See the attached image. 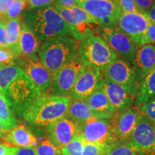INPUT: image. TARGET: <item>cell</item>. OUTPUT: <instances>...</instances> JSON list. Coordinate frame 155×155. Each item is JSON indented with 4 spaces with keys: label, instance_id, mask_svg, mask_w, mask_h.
Segmentation results:
<instances>
[{
    "label": "cell",
    "instance_id": "obj_1",
    "mask_svg": "<svg viewBox=\"0 0 155 155\" xmlns=\"http://www.w3.org/2000/svg\"><path fill=\"white\" fill-rule=\"evenodd\" d=\"M0 94L16 117L25 119L29 108L41 94L22 68L0 64Z\"/></svg>",
    "mask_w": 155,
    "mask_h": 155
},
{
    "label": "cell",
    "instance_id": "obj_2",
    "mask_svg": "<svg viewBox=\"0 0 155 155\" xmlns=\"http://www.w3.org/2000/svg\"><path fill=\"white\" fill-rule=\"evenodd\" d=\"M40 42L59 36H71L66 23L53 6L26 10L22 15Z\"/></svg>",
    "mask_w": 155,
    "mask_h": 155
},
{
    "label": "cell",
    "instance_id": "obj_3",
    "mask_svg": "<svg viewBox=\"0 0 155 155\" xmlns=\"http://www.w3.org/2000/svg\"><path fill=\"white\" fill-rule=\"evenodd\" d=\"M79 42L72 36L49 38L40 44L39 61L53 74L77 59Z\"/></svg>",
    "mask_w": 155,
    "mask_h": 155
},
{
    "label": "cell",
    "instance_id": "obj_4",
    "mask_svg": "<svg viewBox=\"0 0 155 155\" xmlns=\"http://www.w3.org/2000/svg\"><path fill=\"white\" fill-rule=\"evenodd\" d=\"M71 98L50 94H41L29 108L25 119L28 124L46 127L66 116Z\"/></svg>",
    "mask_w": 155,
    "mask_h": 155
},
{
    "label": "cell",
    "instance_id": "obj_5",
    "mask_svg": "<svg viewBox=\"0 0 155 155\" xmlns=\"http://www.w3.org/2000/svg\"><path fill=\"white\" fill-rule=\"evenodd\" d=\"M116 58L114 50L96 34L79 42L77 59L86 67L102 71Z\"/></svg>",
    "mask_w": 155,
    "mask_h": 155
},
{
    "label": "cell",
    "instance_id": "obj_6",
    "mask_svg": "<svg viewBox=\"0 0 155 155\" xmlns=\"http://www.w3.org/2000/svg\"><path fill=\"white\" fill-rule=\"evenodd\" d=\"M54 7L66 23L71 36L80 42L93 34H96V29L100 26L96 19L78 7L65 8L56 0Z\"/></svg>",
    "mask_w": 155,
    "mask_h": 155
},
{
    "label": "cell",
    "instance_id": "obj_7",
    "mask_svg": "<svg viewBox=\"0 0 155 155\" xmlns=\"http://www.w3.org/2000/svg\"><path fill=\"white\" fill-rule=\"evenodd\" d=\"M101 73L104 78L124 88L136 98L141 80L137 68L129 62L117 57Z\"/></svg>",
    "mask_w": 155,
    "mask_h": 155
},
{
    "label": "cell",
    "instance_id": "obj_8",
    "mask_svg": "<svg viewBox=\"0 0 155 155\" xmlns=\"http://www.w3.org/2000/svg\"><path fill=\"white\" fill-rule=\"evenodd\" d=\"M77 7L96 19L101 27L115 26L121 13L117 2L109 0H76Z\"/></svg>",
    "mask_w": 155,
    "mask_h": 155
},
{
    "label": "cell",
    "instance_id": "obj_9",
    "mask_svg": "<svg viewBox=\"0 0 155 155\" xmlns=\"http://www.w3.org/2000/svg\"><path fill=\"white\" fill-rule=\"evenodd\" d=\"M96 34L101 37L117 55L135 67L136 46L128 37L113 27L98 26Z\"/></svg>",
    "mask_w": 155,
    "mask_h": 155
},
{
    "label": "cell",
    "instance_id": "obj_10",
    "mask_svg": "<svg viewBox=\"0 0 155 155\" xmlns=\"http://www.w3.org/2000/svg\"><path fill=\"white\" fill-rule=\"evenodd\" d=\"M78 134L85 142L108 147L115 142L109 119L93 117L77 126Z\"/></svg>",
    "mask_w": 155,
    "mask_h": 155
},
{
    "label": "cell",
    "instance_id": "obj_11",
    "mask_svg": "<svg viewBox=\"0 0 155 155\" xmlns=\"http://www.w3.org/2000/svg\"><path fill=\"white\" fill-rule=\"evenodd\" d=\"M150 21L142 12H122L120 14L116 26L125 34L136 48L144 45L146 32Z\"/></svg>",
    "mask_w": 155,
    "mask_h": 155
},
{
    "label": "cell",
    "instance_id": "obj_12",
    "mask_svg": "<svg viewBox=\"0 0 155 155\" xmlns=\"http://www.w3.org/2000/svg\"><path fill=\"white\" fill-rule=\"evenodd\" d=\"M128 143L138 155H155V127L141 114Z\"/></svg>",
    "mask_w": 155,
    "mask_h": 155
},
{
    "label": "cell",
    "instance_id": "obj_13",
    "mask_svg": "<svg viewBox=\"0 0 155 155\" xmlns=\"http://www.w3.org/2000/svg\"><path fill=\"white\" fill-rule=\"evenodd\" d=\"M86 66L76 59L59 69L53 74V85L50 94L68 96Z\"/></svg>",
    "mask_w": 155,
    "mask_h": 155
},
{
    "label": "cell",
    "instance_id": "obj_14",
    "mask_svg": "<svg viewBox=\"0 0 155 155\" xmlns=\"http://www.w3.org/2000/svg\"><path fill=\"white\" fill-rule=\"evenodd\" d=\"M140 116L141 113L137 107L116 112L109 119L114 141H127L133 132Z\"/></svg>",
    "mask_w": 155,
    "mask_h": 155
},
{
    "label": "cell",
    "instance_id": "obj_15",
    "mask_svg": "<svg viewBox=\"0 0 155 155\" xmlns=\"http://www.w3.org/2000/svg\"><path fill=\"white\" fill-rule=\"evenodd\" d=\"M103 81L101 71L86 67L75 82L69 97L71 99L86 100L102 86Z\"/></svg>",
    "mask_w": 155,
    "mask_h": 155
},
{
    "label": "cell",
    "instance_id": "obj_16",
    "mask_svg": "<svg viewBox=\"0 0 155 155\" xmlns=\"http://www.w3.org/2000/svg\"><path fill=\"white\" fill-rule=\"evenodd\" d=\"M19 61V66L28 75L40 94H50L53 85V73L40 61H30L22 58Z\"/></svg>",
    "mask_w": 155,
    "mask_h": 155
},
{
    "label": "cell",
    "instance_id": "obj_17",
    "mask_svg": "<svg viewBox=\"0 0 155 155\" xmlns=\"http://www.w3.org/2000/svg\"><path fill=\"white\" fill-rule=\"evenodd\" d=\"M45 128L48 139L60 150L78 135L77 126L66 116L54 121Z\"/></svg>",
    "mask_w": 155,
    "mask_h": 155
},
{
    "label": "cell",
    "instance_id": "obj_18",
    "mask_svg": "<svg viewBox=\"0 0 155 155\" xmlns=\"http://www.w3.org/2000/svg\"><path fill=\"white\" fill-rule=\"evenodd\" d=\"M102 88L113 106L115 112L124 111L131 108L135 98L123 87L104 78Z\"/></svg>",
    "mask_w": 155,
    "mask_h": 155
},
{
    "label": "cell",
    "instance_id": "obj_19",
    "mask_svg": "<svg viewBox=\"0 0 155 155\" xmlns=\"http://www.w3.org/2000/svg\"><path fill=\"white\" fill-rule=\"evenodd\" d=\"M41 42L22 18L20 23L19 51L23 59L39 61L38 53Z\"/></svg>",
    "mask_w": 155,
    "mask_h": 155
},
{
    "label": "cell",
    "instance_id": "obj_20",
    "mask_svg": "<svg viewBox=\"0 0 155 155\" xmlns=\"http://www.w3.org/2000/svg\"><path fill=\"white\" fill-rule=\"evenodd\" d=\"M2 141L5 144L16 147H35L38 140L26 127L19 125L8 131Z\"/></svg>",
    "mask_w": 155,
    "mask_h": 155
},
{
    "label": "cell",
    "instance_id": "obj_21",
    "mask_svg": "<svg viewBox=\"0 0 155 155\" xmlns=\"http://www.w3.org/2000/svg\"><path fill=\"white\" fill-rule=\"evenodd\" d=\"M85 101L88 103L97 118L111 119L116 113L102 86L95 91Z\"/></svg>",
    "mask_w": 155,
    "mask_h": 155
},
{
    "label": "cell",
    "instance_id": "obj_22",
    "mask_svg": "<svg viewBox=\"0 0 155 155\" xmlns=\"http://www.w3.org/2000/svg\"><path fill=\"white\" fill-rule=\"evenodd\" d=\"M137 68L141 82L155 68V45L145 44L137 48L135 55Z\"/></svg>",
    "mask_w": 155,
    "mask_h": 155
},
{
    "label": "cell",
    "instance_id": "obj_23",
    "mask_svg": "<svg viewBox=\"0 0 155 155\" xmlns=\"http://www.w3.org/2000/svg\"><path fill=\"white\" fill-rule=\"evenodd\" d=\"M66 117L78 126L91 118L96 117V116L86 101L71 98Z\"/></svg>",
    "mask_w": 155,
    "mask_h": 155
},
{
    "label": "cell",
    "instance_id": "obj_24",
    "mask_svg": "<svg viewBox=\"0 0 155 155\" xmlns=\"http://www.w3.org/2000/svg\"><path fill=\"white\" fill-rule=\"evenodd\" d=\"M152 99H155V68L141 81L134 105L136 107H139Z\"/></svg>",
    "mask_w": 155,
    "mask_h": 155
},
{
    "label": "cell",
    "instance_id": "obj_25",
    "mask_svg": "<svg viewBox=\"0 0 155 155\" xmlns=\"http://www.w3.org/2000/svg\"><path fill=\"white\" fill-rule=\"evenodd\" d=\"M22 16L17 19L6 22V42L7 48L11 50L16 58L20 56L19 51V37H20V23Z\"/></svg>",
    "mask_w": 155,
    "mask_h": 155
},
{
    "label": "cell",
    "instance_id": "obj_26",
    "mask_svg": "<svg viewBox=\"0 0 155 155\" xmlns=\"http://www.w3.org/2000/svg\"><path fill=\"white\" fill-rule=\"evenodd\" d=\"M0 121L7 131L19 126L18 119L16 117L7 101L0 94Z\"/></svg>",
    "mask_w": 155,
    "mask_h": 155
},
{
    "label": "cell",
    "instance_id": "obj_27",
    "mask_svg": "<svg viewBox=\"0 0 155 155\" xmlns=\"http://www.w3.org/2000/svg\"><path fill=\"white\" fill-rule=\"evenodd\" d=\"M27 7H28L27 0H15L11 7L5 12L0 15V18L6 22L11 19L20 17L23 12L26 10Z\"/></svg>",
    "mask_w": 155,
    "mask_h": 155
},
{
    "label": "cell",
    "instance_id": "obj_28",
    "mask_svg": "<svg viewBox=\"0 0 155 155\" xmlns=\"http://www.w3.org/2000/svg\"><path fill=\"white\" fill-rule=\"evenodd\" d=\"M106 155H138L127 141H118L108 147Z\"/></svg>",
    "mask_w": 155,
    "mask_h": 155
},
{
    "label": "cell",
    "instance_id": "obj_29",
    "mask_svg": "<svg viewBox=\"0 0 155 155\" xmlns=\"http://www.w3.org/2000/svg\"><path fill=\"white\" fill-rule=\"evenodd\" d=\"M85 141L78 134L73 140L61 149L62 155H82Z\"/></svg>",
    "mask_w": 155,
    "mask_h": 155
},
{
    "label": "cell",
    "instance_id": "obj_30",
    "mask_svg": "<svg viewBox=\"0 0 155 155\" xmlns=\"http://www.w3.org/2000/svg\"><path fill=\"white\" fill-rule=\"evenodd\" d=\"M37 155H62L61 150L56 147L49 139H44L35 148Z\"/></svg>",
    "mask_w": 155,
    "mask_h": 155
},
{
    "label": "cell",
    "instance_id": "obj_31",
    "mask_svg": "<svg viewBox=\"0 0 155 155\" xmlns=\"http://www.w3.org/2000/svg\"><path fill=\"white\" fill-rule=\"evenodd\" d=\"M137 108H139L140 113L155 127V99L149 101Z\"/></svg>",
    "mask_w": 155,
    "mask_h": 155
},
{
    "label": "cell",
    "instance_id": "obj_32",
    "mask_svg": "<svg viewBox=\"0 0 155 155\" xmlns=\"http://www.w3.org/2000/svg\"><path fill=\"white\" fill-rule=\"evenodd\" d=\"M108 147L91 143H84L82 155H104Z\"/></svg>",
    "mask_w": 155,
    "mask_h": 155
},
{
    "label": "cell",
    "instance_id": "obj_33",
    "mask_svg": "<svg viewBox=\"0 0 155 155\" xmlns=\"http://www.w3.org/2000/svg\"><path fill=\"white\" fill-rule=\"evenodd\" d=\"M16 57L8 48H0V64L15 65Z\"/></svg>",
    "mask_w": 155,
    "mask_h": 155
},
{
    "label": "cell",
    "instance_id": "obj_34",
    "mask_svg": "<svg viewBox=\"0 0 155 155\" xmlns=\"http://www.w3.org/2000/svg\"><path fill=\"white\" fill-rule=\"evenodd\" d=\"M55 1L56 0H28V7L26 10L49 7L55 3Z\"/></svg>",
    "mask_w": 155,
    "mask_h": 155
},
{
    "label": "cell",
    "instance_id": "obj_35",
    "mask_svg": "<svg viewBox=\"0 0 155 155\" xmlns=\"http://www.w3.org/2000/svg\"><path fill=\"white\" fill-rule=\"evenodd\" d=\"M122 12H140L134 0H118Z\"/></svg>",
    "mask_w": 155,
    "mask_h": 155
},
{
    "label": "cell",
    "instance_id": "obj_36",
    "mask_svg": "<svg viewBox=\"0 0 155 155\" xmlns=\"http://www.w3.org/2000/svg\"><path fill=\"white\" fill-rule=\"evenodd\" d=\"M136 6L140 12L144 13L154 5V0H134Z\"/></svg>",
    "mask_w": 155,
    "mask_h": 155
},
{
    "label": "cell",
    "instance_id": "obj_37",
    "mask_svg": "<svg viewBox=\"0 0 155 155\" xmlns=\"http://www.w3.org/2000/svg\"><path fill=\"white\" fill-rule=\"evenodd\" d=\"M152 44L155 45V24L150 22L147 28L146 35H145L144 45Z\"/></svg>",
    "mask_w": 155,
    "mask_h": 155
},
{
    "label": "cell",
    "instance_id": "obj_38",
    "mask_svg": "<svg viewBox=\"0 0 155 155\" xmlns=\"http://www.w3.org/2000/svg\"><path fill=\"white\" fill-rule=\"evenodd\" d=\"M6 42V23L0 18V48H7Z\"/></svg>",
    "mask_w": 155,
    "mask_h": 155
},
{
    "label": "cell",
    "instance_id": "obj_39",
    "mask_svg": "<svg viewBox=\"0 0 155 155\" xmlns=\"http://www.w3.org/2000/svg\"><path fill=\"white\" fill-rule=\"evenodd\" d=\"M14 155H37L35 147H17Z\"/></svg>",
    "mask_w": 155,
    "mask_h": 155
},
{
    "label": "cell",
    "instance_id": "obj_40",
    "mask_svg": "<svg viewBox=\"0 0 155 155\" xmlns=\"http://www.w3.org/2000/svg\"><path fill=\"white\" fill-rule=\"evenodd\" d=\"M16 147H10L5 144H0V155H14Z\"/></svg>",
    "mask_w": 155,
    "mask_h": 155
},
{
    "label": "cell",
    "instance_id": "obj_41",
    "mask_svg": "<svg viewBox=\"0 0 155 155\" xmlns=\"http://www.w3.org/2000/svg\"><path fill=\"white\" fill-rule=\"evenodd\" d=\"M144 14L145 15V16L147 17V19H149V21H150V22L153 23V24H155V0L152 7H151L148 11L144 12Z\"/></svg>",
    "mask_w": 155,
    "mask_h": 155
},
{
    "label": "cell",
    "instance_id": "obj_42",
    "mask_svg": "<svg viewBox=\"0 0 155 155\" xmlns=\"http://www.w3.org/2000/svg\"><path fill=\"white\" fill-rule=\"evenodd\" d=\"M15 0H4V1H0V15L3 14L8 9L12 3L14 2Z\"/></svg>",
    "mask_w": 155,
    "mask_h": 155
},
{
    "label": "cell",
    "instance_id": "obj_43",
    "mask_svg": "<svg viewBox=\"0 0 155 155\" xmlns=\"http://www.w3.org/2000/svg\"><path fill=\"white\" fill-rule=\"evenodd\" d=\"M58 2L65 8H73L77 7L76 0H57Z\"/></svg>",
    "mask_w": 155,
    "mask_h": 155
},
{
    "label": "cell",
    "instance_id": "obj_44",
    "mask_svg": "<svg viewBox=\"0 0 155 155\" xmlns=\"http://www.w3.org/2000/svg\"><path fill=\"white\" fill-rule=\"evenodd\" d=\"M7 131H8L5 129L3 124L2 123L1 121H0V139H2L3 137L7 134Z\"/></svg>",
    "mask_w": 155,
    "mask_h": 155
},
{
    "label": "cell",
    "instance_id": "obj_45",
    "mask_svg": "<svg viewBox=\"0 0 155 155\" xmlns=\"http://www.w3.org/2000/svg\"><path fill=\"white\" fill-rule=\"evenodd\" d=\"M109 1H114V2H117L118 0H109Z\"/></svg>",
    "mask_w": 155,
    "mask_h": 155
},
{
    "label": "cell",
    "instance_id": "obj_46",
    "mask_svg": "<svg viewBox=\"0 0 155 155\" xmlns=\"http://www.w3.org/2000/svg\"><path fill=\"white\" fill-rule=\"evenodd\" d=\"M0 1H4V0H0Z\"/></svg>",
    "mask_w": 155,
    "mask_h": 155
},
{
    "label": "cell",
    "instance_id": "obj_47",
    "mask_svg": "<svg viewBox=\"0 0 155 155\" xmlns=\"http://www.w3.org/2000/svg\"><path fill=\"white\" fill-rule=\"evenodd\" d=\"M104 155H106V154H104Z\"/></svg>",
    "mask_w": 155,
    "mask_h": 155
},
{
    "label": "cell",
    "instance_id": "obj_48",
    "mask_svg": "<svg viewBox=\"0 0 155 155\" xmlns=\"http://www.w3.org/2000/svg\"><path fill=\"white\" fill-rule=\"evenodd\" d=\"M27 1H28V0H27Z\"/></svg>",
    "mask_w": 155,
    "mask_h": 155
}]
</instances>
